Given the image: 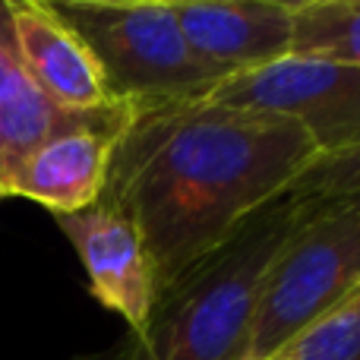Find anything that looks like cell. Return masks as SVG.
<instances>
[{
	"label": "cell",
	"instance_id": "obj_1",
	"mask_svg": "<svg viewBox=\"0 0 360 360\" xmlns=\"http://www.w3.org/2000/svg\"><path fill=\"white\" fill-rule=\"evenodd\" d=\"M319 158L294 120L212 98L127 105L105 193L143 237L155 291Z\"/></svg>",
	"mask_w": 360,
	"mask_h": 360
},
{
	"label": "cell",
	"instance_id": "obj_2",
	"mask_svg": "<svg viewBox=\"0 0 360 360\" xmlns=\"http://www.w3.org/2000/svg\"><path fill=\"white\" fill-rule=\"evenodd\" d=\"M323 202L288 186L243 218L218 247L158 288L124 360H247L269 266Z\"/></svg>",
	"mask_w": 360,
	"mask_h": 360
},
{
	"label": "cell",
	"instance_id": "obj_3",
	"mask_svg": "<svg viewBox=\"0 0 360 360\" xmlns=\"http://www.w3.org/2000/svg\"><path fill=\"white\" fill-rule=\"evenodd\" d=\"M82 38L105 76L114 105L209 98L221 76L205 67L180 35L171 0H48Z\"/></svg>",
	"mask_w": 360,
	"mask_h": 360
},
{
	"label": "cell",
	"instance_id": "obj_4",
	"mask_svg": "<svg viewBox=\"0 0 360 360\" xmlns=\"http://www.w3.org/2000/svg\"><path fill=\"white\" fill-rule=\"evenodd\" d=\"M360 285V199L319 205L281 247L262 281L247 360H275Z\"/></svg>",
	"mask_w": 360,
	"mask_h": 360
},
{
	"label": "cell",
	"instance_id": "obj_5",
	"mask_svg": "<svg viewBox=\"0 0 360 360\" xmlns=\"http://www.w3.org/2000/svg\"><path fill=\"white\" fill-rule=\"evenodd\" d=\"M209 98L294 120L319 155L360 146V67L351 63L288 54L269 67L224 76Z\"/></svg>",
	"mask_w": 360,
	"mask_h": 360
},
{
	"label": "cell",
	"instance_id": "obj_6",
	"mask_svg": "<svg viewBox=\"0 0 360 360\" xmlns=\"http://www.w3.org/2000/svg\"><path fill=\"white\" fill-rule=\"evenodd\" d=\"M171 6L184 41L221 79L291 54L288 0H171Z\"/></svg>",
	"mask_w": 360,
	"mask_h": 360
},
{
	"label": "cell",
	"instance_id": "obj_7",
	"mask_svg": "<svg viewBox=\"0 0 360 360\" xmlns=\"http://www.w3.org/2000/svg\"><path fill=\"white\" fill-rule=\"evenodd\" d=\"M57 224L79 253L92 297L105 310L124 316L136 332L155 300V272L136 228L105 199L70 215H57Z\"/></svg>",
	"mask_w": 360,
	"mask_h": 360
},
{
	"label": "cell",
	"instance_id": "obj_8",
	"mask_svg": "<svg viewBox=\"0 0 360 360\" xmlns=\"http://www.w3.org/2000/svg\"><path fill=\"white\" fill-rule=\"evenodd\" d=\"M124 120L127 105H114L51 136L19 165L6 196H25L54 215H70L98 202L105 193L111 146Z\"/></svg>",
	"mask_w": 360,
	"mask_h": 360
},
{
	"label": "cell",
	"instance_id": "obj_9",
	"mask_svg": "<svg viewBox=\"0 0 360 360\" xmlns=\"http://www.w3.org/2000/svg\"><path fill=\"white\" fill-rule=\"evenodd\" d=\"M10 19L25 73L57 108L73 114L114 108L95 57L48 0H10Z\"/></svg>",
	"mask_w": 360,
	"mask_h": 360
},
{
	"label": "cell",
	"instance_id": "obj_10",
	"mask_svg": "<svg viewBox=\"0 0 360 360\" xmlns=\"http://www.w3.org/2000/svg\"><path fill=\"white\" fill-rule=\"evenodd\" d=\"M291 22V54L360 67V0H297Z\"/></svg>",
	"mask_w": 360,
	"mask_h": 360
},
{
	"label": "cell",
	"instance_id": "obj_11",
	"mask_svg": "<svg viewBox=\"0 0 360 360\" xmlns=\"http://www.w3.org/2000/svg\"><path fill=\"white\" fill-rule=\"evenodd\" d=\"M275 360H360V285L323 319L288 342Z\"/></svg>",
	"mask_w": 360,
	"mask_h": 360
},
{
	"label": "cell",
	"instance_id": "obj_12",
	"mask_svg": "<svg viewBox=\"0 0 360 360\" xmlns=\"http://www.w3.org/2000/svg\"><path fill=\"white\" fill-rule=\"evenodd\" d=\"M291 190L304 193V196L329 199V202L360 199V146L338 152V155H319L294 180Z\"/></svg>",
	"mask_w": 360,
	"mask_h": 360
},
{
	"label": "cell",
	"instance_id": "obj_13",
	"mask_svg": "<svg viewBox=\"0 0 360 360\" xmlns=\"http://www.w3.org/2000/svg\"><path fill=\"white\" fill-rule=\"evenodd\" d=\"M4 196H6V193H4V186H0V199H4Z\"/></svg>",
	"mask_w": 360,
	"mask_h": 360
}]
</instances>
